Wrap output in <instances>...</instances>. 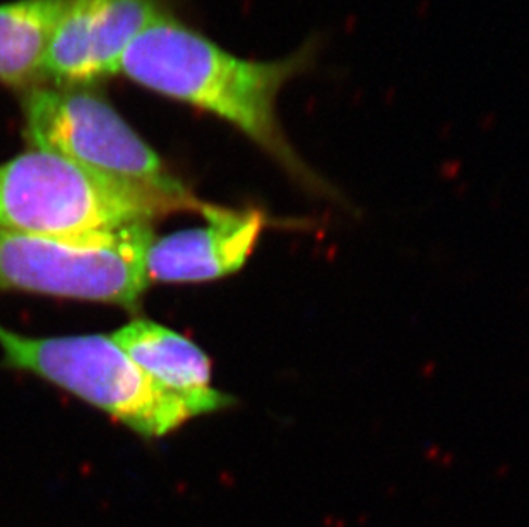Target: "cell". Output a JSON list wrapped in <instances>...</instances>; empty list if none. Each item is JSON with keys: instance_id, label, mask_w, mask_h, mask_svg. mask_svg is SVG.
<instances>
[{"instance_id": "1", "label": "cell", "mask_w": 529, "mask_h": 527, "mask_svg": "<svg viewBox=\"0 0 529 527\" xmlns=\"http://www.w3.org/2000/svg\"><path fill=\"white\" fill-rule=\"evenodd\" d=\"M319 41L310 38L284 58L236 57L163 10L128 45L118 72L146 89L185 103L242 132L302 189L322 197L336 190L302 159L277 117L284 86L310 71Z\"/></svg>"}, {"instance_id": "8", "label": "cell", "mask_w": 529, "mask_h": 527, "mask_svg": "<svg viewBox=\"0 0 529 527\" xmlns=\"http://www.w3.org/2000/svg\"><path fill=\"white\" fill-rule=\"evenodd\" d=\"M113 341L158 385L185 402L192 416L209 414L233 404L211 383V359L197 344L152 320L128 322L111 334Z\"/></svg>"}, {"instance_id": "4", "label": "cell", "mask_w": 529, "mask_h": 527, "mask_svg": "<svg viewBox=\"0 0 529 527\" xmlns=\"http://www.w3.org/2000/svg\"><path fill=\"white\" fill-rule=\"evenodd\" d=\"M151 224L86 237H45L0 228V291L48 294L134 308L149 276Z\"/></svg>"}, {"instance_id": "7", "label": "cell", "mask_w": 529, "mask_h": 527, "mask_svg": "<svg viewBox=\"0 0 529 527\" xmlns=\"http://www.w3.org/2000/svg\"><path fill=\"white\" fill-rule=\"evenodd\" d=\"M206 226L152 238L146 252L149 281L206 283L240 270L267 224L259 209H229L204 204Z\"/></svg>"}, {"instance_id": "5", "label": "cell", "mask_w": 529, "mask_h": 527, "mask_svg": "<svg viewBox=\"0 0 529 527\" xmlns=\"http://www.w3.org/2000/svg\"><path fill=\"white\" fill-rule=\"evenodd\" d=\"M24 137L96 173L175 197L192 192L101 96L82 86H36L23 96Z\"/></svg>"}, {"instance_id": "2", "label": "cell", "mask_w": 529, "mask_h": 527, "mask_svg": "<svg viewBox=\"0 0 529 527\" xmlns=\"http://www.w3.org/2000/svg\"><path fill=\"white\" fill-rule=\"evenodd\" d=\"M206 202L96 173L31 149L0 165V228L45 237L110 233Z\"/></svg>"}, {"instance_id": "6", "label": "cell", "mask_w": 529, "mask_h": 527, "mask_svg": "<svg viewBox=\"0 0 529 527\" xmlns=\"http://www.w3.org/2000/svg\"><path fill=\"white\" fill-rule=\"evenodd\" d=\"M163 12L158 0H69L45 62V79L84 86L118 74L128 45Z\"/></svg>"}, {"instance_id": "3", "label": "cell", "mask_w": 529, "mask_h": 527, "mask_svg": "<svg viewBox=\"0 0 529 527\" xmlns=\"http://www.w3.org/2000/svg\"><path fill=\"white\" fill-rule=\"evenodd\" d=\"M0 348L5 366L62 387L146 438L165 436L194 418L185 402L149 379L111 335L26 337L0 325Z\"/></svg>"}, {"instance_id": "9", "label": "cell", "mask_w": 529, "mask_h": 527, "mask_svg": "<svg viewBox=\"0 0 529 527\" xmlns=\"http://www.w3.org/2000/svg\"><path fill=\"white\" fill-rule=\"evenodd\" d=\"M67 2L0 3V82L27 91L45 81L48 48Z\"/></svg>"}]
</instances>
